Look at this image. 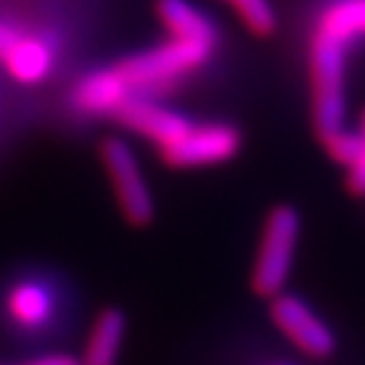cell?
<instances>
[{
  "instance_id": "6da1fadb",
  "label": "cell",
  "mask_w": 365,
  "mask_h": 365,
  "mask_svg": "<svg viewBox=\"0 0 365 365\" xmlns=\"http://www.w3.org/2000/svg\"><path fill=\"white\" fill-rule=\"evenodd\" d=\"M353 46L340 36L314 26L309 41V89L312 120L319 137L342 130L345 122V58Z\"/></svg>"
},
{
  "instance_id": "7a4b0ae2",
  "label": "cell",
  "mask_w": 365,
  "mask_h": 365,
  "mask_svg": "<svg viewBox=\"0 0 365 365\" xmlns=\"http://www.w3.org/2000/svg\"><path fill=\"white\" fill-rule=\"evenodd\" d=\"M299 234H302V218L292 205H277L269 211L251 269V287L259 297L272 299L284 292L294 267Z\"/></svg>"
},
{
  "instance_id": "3957f363",
  "label": "cell",
  "mask_w": 365,
  "mask_h": 365,
  "mask_svg": "<svg viewBox=\"0 0 365 365\" xmlns=\"http://www.w3.org/2000/svg\"><path fill=\"white\" fill-rule=\"evenodd\" d=\"M211 48L170 38L165 43L132 53L114 68L120 71L122 81L135 94L137 89H155V86H165L170 81L193 74L195 68H200L211 58Z\"/></svg>"
},
{
  "instance_id": "277c9868",
  "label": "cell",
  "mask_w": 365,
  "mask_h": 365,
  "mask_svg": "<svg viewBox=\"0 0 365 365\" xmlns=\"http://www.w3.org/2000/svg\"><path fill=\"white\" fill-rule=\"evenodd\" d=\"M99 155L112 182L114 198L120 203V211L132 226H148L155 218V200L135 150L117 137H109L104 140Z\"/></svg>"
},
{
  "instance_id": "5b68a950",
  "label": "cell",
  "mask_w": 365,
  "mask_h": 365,
  "mask_svg": "<svg viewBox=\"0 0 365 365\" xmlns=\"http://www.w3.org/2000/svg\"><path fill=\"white\" fill-rule=\"evenodd\" d=\"M241 150V135L234 125L226 122H208V125H193L175 143L160 148V158L170 168H211L228 163Z\"/></svg>"
},
{
  "instance_id": "8992f818",
  "label": "cell",
  "mask_w": 365,
  "mask_h": 365,
  "mask_svg": "<svg viewBox=\"0 0 365 365\" xmlns=\"http://www.w3.org/2000/svg\"><path fill=\"white\" fill-rule=\"evenodd\" d=\"M269 312H272V322L277 325V330L302 355L322 360L335 353V335H332L330 325L302 297L282 292V294L272 297Z\"/></svg>"
},
{
  "instance_id": "52a82bcc",
  "label": "cell",
  "mask_w": 365,
  "mask_h": 365,
  "mask_svg": "<svg viewBox=\"0 0 365 365\" xmlns=\"http://www.w3.org/2000/svg\"><path fill=\"white\" fill-rule=\"evenodd\" d=\"M117 117H120V122L127 130L150 140L158 150L175 143L178 137L190 127L188 117H182V114L173 112V109L160 107V104L148 102V99H140V97H132L117 112Z\"/></svg>"
},
{
  "instance_id": "ba28073f",
  "label": "cell",
  "mask_w": 365,
  "mask_h": 365,
  "mask_svg": "<svg viewBox=\"0 0 365 365\" xmlns=\"http://www.w3.org/2000/svg\"><path fill=\"white\" fill-rule=\"evenodd\" d=\"M135 97L114 66L81 76L71 91V104L84 114H117Z\"/></svg>"
},
{
  "instance_id": "9c48e42d",
  "label": "cell",
  "mask_w": 365,
  "mask_h": 365,
  "mask_svg": "<svg viewBox=\"0 0 365 365\" xmlns=\"http://www.w3.org/2000/svg\"><path fill=\"white\" fill-rule=\"evenodd\" d=\"M158 18L165 26L168 36L185 43L203 46L216 51L218 46V31L211 23V18L200 13L190 0H158Z\"/></svg>"
},
{
  "instance_id": "30bf717a",
  "label": "cell",
  "mask_w": 365,
  "mask_h": 365,
  "mask_svg": "<svg viewBox=\"0 0 365 365\" xmlns=\"http://www.w3.org/2000/svg\"><path fill=\"white\" fill-rule=\"evenodd\" d=\"M125 314L120 309H102L94 319L84 345L81 365H117L122 342H125Z\"/></svg>"
},
{
  "instance_id": "8fae6325",
  "label": "cell",
  "mask_w": 365,
  "mask_h": 365,
  "mask_svg": "<svg viewBox=\"0 0 365 365\" xmlns=\"http://www.w3.org/2000/svg\"><path fill=\"white\" fill-rule=\"evenodd\" d=\"M8 317L23 330H38L53 314V297L38 282H21L6 297Z\"/></svg>"
},
{
  "instance_id": "7c38bea8",
  "label": "cell",
  "mask_w": 365,
  "mask_h": 365,
  "mask_svg": "<svg viewBox=\"0 0 365 365\" xmlns=\"http://www.w3.org/2000/svg\"><path fill=\"white\" fill-rule=\"evenodd\" d=\"M3 63H6L8 74L16 81H21V84H38V81H43L46 76L51 74L53 51L43 38L23 34V38L18 41L13 53Z\"/></svg>"
},
{
  "instance_id": "4fadbf2b",
  "label": "cell",
  "mask_w": 365,
  "mask_h": 365,
  "mask_svg": "<svg viewBox=\"0 0 365 365\" xmlns=\"http://www.w3.org/2000/svg\"><path fill=\"white\" fill-rule=\"evenodd\" d=\"M314 26L340 36L350 46L365 41V0H330Z\"/></svg>"
},
{
  "instance_id": "5bb4252c",
  "label": "cell",
  "mask_w": 365,
  "mask_h": 365,
  "mask_svg": "<svg viewBox=\"0 0 365 365\" xmlns=\"http://www.w3.org/2000/svg\"><path fill=\"white\" fill-rule=\"evenodd\" d=\"M254 36H272L277 31V13L269 0H226Z\"/></svg>"
},
{
  "instance_id": "9a60e30c",
  "label": "cell",
  "mask_w": 365,
  "mask_h": 365,
  "mask_svg": "<svg viewBox=\"0 0 365 365\" xmlns=\"http://www.w3.org/2000/svg\"><path fill=\"white\" fill-rule=\"evenodd\" d=\"M322 143H325V150L327 155H330L335 163H340V165L350 168L355 163V160L360 158V153L365 150V140L360 132H350V130H337L332 132V135L322 137Z\"/></svg>"
},
{
  "instance_id": "2e32d148",
  "label": "cell",
  "mask_w": 365,
  "mask_h": 365,
  "mask_svg": "<svg viewBox=\"0 0 365 365\" xmlns=\"http://www.w3.org/2000/svg\"><path fill=\"white\" fill-rule=\"evenodd\" d=\"M348 188L355 195H365V150L360 158L348 168Z\"/></svg>"
},
{
  "instance_id": "e0dca14e",
  "label": "cell",
  "mask_w": 365,
  "mask_h": 365,
  "mask_svg": "<svg viewBox=\"0 0 365 365\" xmlns=\"http://www.w3.org/2000/svg\"><path fill=\"white\" fill-rule=\"evenodd\" d=\"M18 365H81L79 358L74 355H66V353H48V355H38V358H31V360H23Z\"/></svg>"
},
{
  "instance_id": "ac0fdd59",
  "label": "cell",
  "mask_w": 365,
  "mask_h": 365,
  "mask_svg": "<svg viewBox=\"0 0 365 365\" xmlns=\"http://www.w3.org/2000/svg\"><path fill=\"white\" fill-rule=\"evenodd\" d=\"M360 135H363V140H365V112H363V117H360Z\"/></svg>"
}]
</instances>
